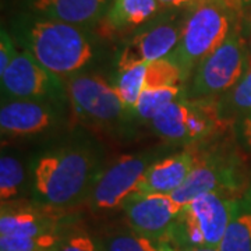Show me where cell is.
I'll list each match as a JSON object with an SVG mask.
<instances>
[{"instance_id":"obj_10","label":"cell","mask_w":251,"mask_h":251,"mask_svg":"<svg viewBox=\"0 0 251 251\" xmlns=\"http://www.w3.org/2000/svg\"><path fill=\"white\" fill-rule=\"evenodd\" d=\"M1 88L7 99H35L60 103L67 98L62 78L46 70L32 54L21 49L4 74Z\"/></svg>"},{"instance_id":"obj_11","label":"cell","mask_w":251,"mask_h":251,"mask_svg":"<svg viewBox=\"0 0 251 251\" xmlns=\"http://www.w3.org/2000/svg\"><path fill=\"white\" fill-rule=\"evenodd\" d=\"M240 186V173L236 163L229 156L219 153H198L196 168L188 175L181 187L172 193L171 197L183 209L202 194L211 191H226L234 194Z\"/></svg>"},{"instance_id":"obj_27","label":"cell","mask_w":251,"mask_h":251,"mask_svg":"<svg viewBox=\"0 0 251 251\" xmlns=\"http://www.w3.org/2000/svg\"><path fill=\"white\" fill-rule=\"evenodd\" d=\"M205 0H158L162 7H171V9H180V7H196L200 3Z\"/></svg>"},{"instance_id":"obj_19","label":"cell","mask_w":251,"mask_h":251,"mask_svg":"<svg viewBox=\"0 0 251 251\" xmlns=\"http://www.w3.org/2000/svg\"><path fill=\"white\" fill-rule=\"evenodd\" d=\"M218 109L225 120L232 116H246L251 113V57L250 64L240 80L221 98H216Z\"/></svg>"},{"instance_id":"obj_18","label":"cell","mask_w":251,"mask_h":251,"mask_svg":"<svg viewBox=\"0 0 251 251\" xmlns=\"http://www.w3.org/2000/svg\"><path fill=\"white\" fill-rule=\"evenodd\" d=\"M219 251H251V201L246 194L236 200Z\"/></svg>"},{"instance_id":"obj_20","label":"cell","mask_w":251,"mask_h":251,"mask_svg":"<svg viewBox=\"0 0 251 251\" xmlns=\"http://www.w3.org/2000/svg\"><path fill=\"white\" fill-rule=\"evenodd\" d=\"M181 97H186V94H183L181 85L156 90H144L135 103L133 116L151 122L161 110Z\"/></svg>"},{"instance_id":"obj_6","label":"cell","mask_w":251,"mask_h":251,"mask_svg":"<svg viewBox=\"0 0 251 251\" xmlns=\"http://www.w3.org/2000/svg\"><path fill=\"white\" fill-rule=\"evenodd\" d=\"M249 64V46L236 27L224 44L196 67L186 97L190 99H216L242 78Z\"/></svg>"},{"instance_id":"obj_9","label":"cell","mask_w":251,"mask_h":251,"mask_svg":"<svg viewBox=\"0 0 251 251\" xmlns=\"http://www.w3.org/2000/svg\"><path fill=\"white\" fill-rule=\"evenodd\" d=\"M159 159V152L148 150L123 155L105 171H100L88 196V205L94 214H108L122 205L135 193L144 173Z\"/></svg>"},{"instance_id":"obj_2","label":"cell","mask_w":251,"mask_h":251,"mask_svg":"<svg viewBox=\"0 0 251 251\" xmlns=\"http://www.w3.org/2000/svg\"><path fill=\"white\" fill-rule=\"evenodd\" d=\"M14 35L21 49L59 78H70L95 56V42L85 28L32 13L14 21Z\"/></svg>"},{"instance_id":"obj_32","label":"cell","mask_w":251,"mask_h":251,"mask_svg":"<svg viewBox=\"0 0 251 251\" xmlns=\"http://www.w3.org/2000/svg\"><path fill=\"white\" fill-rule=\"evenodd\" d=\"M180 251H219L218 247H188Z\"/></svg>"},{"instance_id":"obj_15","label":"cell","mask_w":251,"mask_h":251,"mask_svg":"<svg viewBox=\"0 0 251 251\" xmlns=\"http://www.w3.org/2000/svg\"><path fill=\"white\" fill-rule=\"evenodd\" d=\"M198 153L183 151L155 161L144 173L135 193L172 194L186 181L188 175L196 168Z\"/></svg>"},{"instance_id":"obj_31","label":"cell","mask_w":251,"mask_h":251,"mask_svg":"<svg viewBox=\"0 0 251 251\" xmlns=\"http://www.w3.org/2000/svg\"><path fill=\"white\" fill-rule=\"evenodd\" d=\"M158 251H180L177 247H175L173 244L168 242H161L158 246Z\"/></svg>"},{"instance_id":"obj_35","label":"cell","mask_w":251,"mask_h":251,"mask_svg":"<svg viewBox=\"0 0 251 251\" xmlns=\"http://www.w3.org/2000/svg\"><path fill=\"white\" fill-rule=\"evenodd\" d=\"M243 3H244V6H249L251 3V0H243Z\"/></svg>"},{"instance_id":"obj_7","label":"cell","mask_w":251,"mask_h":251,"mask_svg":"<svg viewBox=\"0 0 251 251\" xmlns=\"http://www.w3.org/2000/svg\"><path fill=\"white\" fill-rule=\"evenodd\" d=\"M226 122L219 113L216 99L181 97L153 117L151 126L168 141L196 144L218 133Z\"/></svg>"},{"instance_id":"obj_23","label":"cell","mask_w":251,"mask_h":251,"mask_svg":"<svg viewBox=\"0 0 251 251\" xmlns=\"http://www.w3.org/2000/svg\"><path fill=\"white\" fill-rule=\"evenodd\" d=\"M144 78H145V64L133 66L123 72H117L116 81L113 84L115 90L125 108L133 116L135 103L144 91Z\"/></svg>"},{"instance_id":"obj_5","label":"cell","mask_w":251,"mask_h":251,"mask_svg":"<svg viewBox=\"0 0 251 251\" xmlns=\"http://www.w3.org/2000/svg\"><path fill=\"white\" fill-rule=\"evenodd\" d=\"M50 208L1 202L0 251H53L69 225Z\"/></svg>"},{"instance_id":"obj_12","label":"cell","mask_w":251,"mask_h":251,"mask_svg":"<svg viewBox=\"0 0 251 251\" xmlns=\"http://www.w3.org/2000/svg\"><path fill=\"white\" fill-rule=\"evenodd\" d=\"M122 211L128 227L161 243L166 242L181 208L172 200L171 194L133 193L123 202Z\"/></svg>"},{"instance_id":"obj_16","label":"cell","mask_w":251,"mask_h":251,"mask_svg":"<svg viewBox=\"0 0 251 251\" xmlns=\"http://www.w3.org/2000/svg\"><path fill=\"white\" fill-rule=\"evenodd\" d=\"M110 0H29V13L81 28L99 24Z\"/></svg>"},{"instance_id":"obj_33","label":"cell","mask_w":251,"mask_h":251,"mask_svg":"<svg viewBox=\"0 0 251 251\" xmlns=\"http://www.w3.org/2000/svg\"><path fill=\"white\" fill-rule=\"evenodd\" d=\"M244 194H246V197L249 198V200L251 201V186H250V188H249V190H247V191L244 193Z\"/></svg>"},{"instance_id":"obj_4","label":"cell","mask_w":251,"mask_h":251,"mask_svg":"<svg viewBox=\"0 0 251 251\" xmlns=\"http://www.w3.org/2000/svg\"><path fill=\"white\" fill-rule=\"evenodd\" d=\"M237 198L226 191H211L200 196L180 211L166 242L179 250L219 247Z\"/></svg>"},{"instance_id":"obj_24","label":"cell","mask_w":251,"mask_h":251,"mask_svg":"<svg viewBox=\"0 0 251 251\" xmlns=\"http://www.w3.org/2000/svg\"><path fill=\"white\" fill-rule=\"evenodd\" d=\"M184 82L180 67L169 57L145 64L144 90H156L181 85Z\"/></svg>"},{"instance_id":"obj_28","label":"cell","mask_w":251,"mask_h":251,"mask_svg":"<svg viewBox=\"0 0 251 251\" xmlns=\"http://www.w3.org/2000/svg\"><path fill=\"white\" fill-rule=\"evenodd\" d=\"M239 133H240V137H242L243 143L246 144V147L251 148V113L242 117Z\"/></svg>"},{"instance_id":"obj_26","label":"cell","mask_w":251,"mask_h":251,"mask_svg":"<svg viewBox=\"0 0 251 251\" xmlns=\"http://www.w3.org/2000/svg\"><path fill=\"white\" fill-rule=\"evenodd\" d=\"M17 52L18 49L14 45L13 38L10 36L9 32L1 29V34H0V75L4 74V72L9 69V66L14 60Z\"/></svg>"},{"instance_id":"obj_22","label":"cell","mask_w":251,"mask_h":251,"mask_svg":"<svg viewBox=\"0 0 251 251\" xmlns=\"http://www.w3.org/2000/svg\"><path fill=\"white\" fill-rule=\"evenodd\" d=\"M25 184V169L21 161L3 153L0 158V200L1 202L14 201Z\"/></svg>"},{"instance_id":"obj_1","label":"cell","mask_w":251,"mask_h":251,"mask_svg":"<svg viewBox=\"0 0 251 251\" xmlns=\"http://www.w3.org/2000/svg\"><path fill=\"white\" fill-rule=\"evenodd\" d=\"M100 173L98 155L85 145H63L36 158L32 194L39 205L69 209L88 200Z\"/></svg>"},{"instance_id":"obj_8","label":"cell","mask_w":251,"mask_h":251,"mask_svg":"<svg viewBox=\"0 0 251 251\" xmlns=\"http://www.w3.org/2000/svg\"><path fill=\"white\" fill-rule=\"evenodd\" d=\"M66 92L73 115L82 125L105 130L131 117L115 87L100 75H73L66 81Z\"/></svg>"},{"instance_id":"obj_13","label":"cell","mask_w":251,"mask_h":251,"mask_svg":"<svg viewBox=\"0 0 251 251\" xmlns=\"http://www.w3.org/2000/svg\"><path fill=\"white\" fill-rule=\"evenodd\" d=\"M183 23L176 17L161 20L134 35L119 54L117 72H123L133 66L148 64L165 59L179 44Z\"/></svg>"},{"instance_id":"obj_25","label":"cell","mask_w":251,"mask_h":251,"mask_svg":"<svg viewBox=\"0 0 251 251\" xmlns=\"http://www.w3.org/2000/svg\"><path fill=\"white\" fill-rule=\"evenodd\" d=\"M53 251H105V249L99 236L69 225Z\"/></svg>"},{"instance_id":"obj_30","label":"cell","mask_w":251,"mask_h":251,"mask_svg":"<svg viewBox=\"0 0 251 251\" xmlns=\"http://www.w3.org/2000/svg\"><path fill=\"white\" fill-rule=\"evenodd\" d=\"M225 3L230 7L234 11H239V10L243 9V6H244V3H243V0H224Z\"/></svg>"},{"instance_id":"obj_14","label":"cell","mask_w":251,"mask_h":251,"mask_svg":"<svg viewBox=\"0 0 251 251\" xmlns=\"http://www.w3.org/2000/svg\"><path fill=\"white\" fill-rule=\"evenodd\" d=\"M59 122L57 103L35 99H7L0 108V131L7 138L45 133Z\"/></svg>"},{"instance_id":"obj_34","label":"cell","mask_w":251,"mask_h":251,"mask_svg":"<svg viewBox=\"0 0 251 251\" xmlns=\"http://www.w3.org/2000/svg\"><path fill=\"white\" fill-rule=\"evenodd\" d=\"M247 46H249V52H250V57H251V35L249 36V44H247Z\"/></svg>"},{"instance_id":"obj_17","label":"cell","mask_w":251,"mask_h":251,"mask_svg":"<svg viewBox=\"0 0 251 251\" xmlns=\"http://www.w3.org/2000/svg\"><path fill=\"white\" fill-rule=\"evenodd\" d=\"M158 0H110L108 13L99 23L105 35H122L150 23L159 11Z\"/></svg>"},{"instance_id":"obj_21","label":"cell","mask_w":251,"mask_h":251,"mask_svg":"<svg viewBox=\"0 0 251 251\" xmlns=\"http://www.w3.org/2000/svg\"><path fill=\"white\" fill-rule=\"evenodd\" d=\"M105 251H158L159 243L134 232L131 227H117L99 236Z\"/></svg>"},{"instance_id":"obj_3","label":"cell","mask_w":251,"mask_h":251,"mask_svg":"<svg viewBox=\"0 0 251 251\" xmlns=\"http://www.w3.org/2000/svg\"><path fill=\"white\" fill-rule=\"evenodd\" d=\"M234 13L224 0H205L188 13L183 21L179 44L168 56L179 66L184 81L232 34L236 28Z\"/></svg>"},{"instance_id":"obj_29","label":"cell","mask_w":251,"mask_h":251,"mask_svg":"<svg viewBox=\"0 0 251 251\" xmlns=\"http://www.w3.org/2000/svg\"><path fill=\"white\" fill-rule=\"evenodd\" d=\"M243 28H244V32L251 35V3L246 7L244 13H243Z\"/></svg>"}]
</instances>
